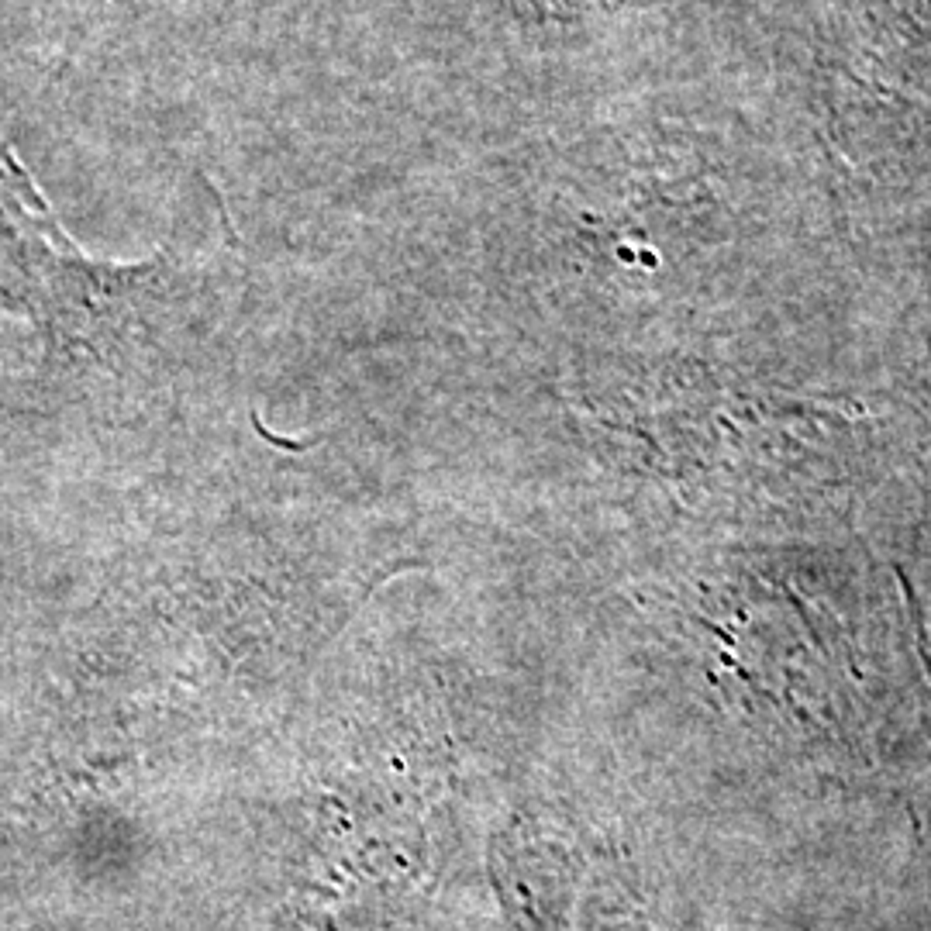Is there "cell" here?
I'll return each instance as SVG.
<instances>
[{"label": "cell", "instance_id": "obj_1", "mask_svg": "<svg viewBox=\"0 0 931 931\" xmlns=\"http://www.w3.org/2000/svg\"><path fill=\"white\" fill-rule=\"evenodd\" d=\"M166 273L162 259L111 266L83 255L14 145L0 142V304L39 324L52 352L114 363L145 338L149 300Z\"/></svg>", "mask_w": 931, "mask_h": 931}]
</instances>
